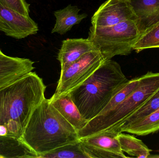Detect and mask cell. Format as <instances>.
<instances>
[{
    "label": "cell",
    "instance_id": "cell-1",
    "mask_svg": "<svg viewBox=\"0 0 159 158\" xmlns=\"http://www.w3.org/2000/svg\"><path fill=\"white\" fill-rule=\"evenodd\" d=\"M46 89L32 71L0 87V126L6 128L7 136L20 139L33 112L45 98Z\"/></svg>",
    "mask_w": 159,
    "mask_h": 158
},
{
    "label": "cell",
    "instance_id": "cell-2",
    "mask_svg": "<svg viewBox=\"0 0 159 158\" xmlns=\"http://www.w3.org/2000/svg\"><path fill=\"white\" fill-rule=\"evenodd\" d=\"M78 132L45 98L33 112L20 140L38 156L79 140Z\"/></svg>",
    "mask_w": 159,
    "mask_h": 158
},
{
    "label": "cell",
    "instance_id": "cell-3",
    "mask_svg": "<svg viewBox=\"0 0 159 158\" xmlns=\"http://www.w3.org/2000/svg\"><path fill=\"white\" fill-rule=\"evenodd\" d=\"M119 63L106 60L82 84L69 93L88 122L99 115L113 96L128 82Z\"/></svg>",
    "mask_w": 159,
    "mask_h": 158
},
{
    "label": "cell",
    "instance_id": "cell-4",
    "mask_svg": "<svg viewBox=\"0 0 159 158\" xmlns=\"http://www.w3.org/2000/svg\"><path fill=\"white\" fill-rule=\"evenodd\" d=\"M159 88V72L148 71L140 77L139 85L123 102L113 109L98 115L78 132L79 139L110 130L120 131L124 121L140 108Z\"/></svg>",
    "mask_w": 159,
    "mask_h": 158
},
{
    "label": "cell",
    "instance_id": "cell-5",
    "mask_svg": "<svg viewBox=\"0 0 159 158\" xmlns=\"http://www.w3.org/2000/svg\"><path fill=\"white\" fill-rule=\"evenodd\" d=\"M140 37L136 21L128 19L110 27L92 26L88 39L105 60L117 55H128Z\"/></svg>",
    "mask_w": 159,
    "mask_h": 158
},
{
    "label": "cell",
    "instance_id": "cell-6",
    "mask_svg": "<svg viewBox=\"0 0 159 158\" xmlns=\"http://www.w3.org/2000/svg\"><path fill=\"white\" fill-rule=\"evenodd\" d=\"M106 60L98 50L89 52L61 71L55 94H67L86 81Z\"/></svg>",
    "mask_w": 159,
    "mask_h": 158
},
{
    "label": "cell",
    "instance_id": "cell-7",
    "mask_svg": "<svg viewBox=\"0 0 159 158\" xmlns=\"http://www.w3.org/2000/svg\"><path fill=\"white\" fill-rule=\"evenodd\" d=\"M128 19L137 20L130 0H108L93 14L91 22L93 27L103 28Z\"/></svg>",
    "mask_w": 159,
    "mask_h": 158
},
{
    "label": "cell",
    "instance_id": "cell-8",
    "mask_svg": "<svg viewBox=\"0 0 159 158\" xmlns=\"http://www.w3.org/2000/svg\"><path fill=\"white\" fill-rule=\"evenodd\" d=\"M0 31L7 36L21 39L36 34L38 27L30 16L20 15L0 2Z\"/></svg>",
    "mask_w": 159,
    "mask_h": 158
},
{
    "label": "cell",
    "instance_id": "cell-9",
    "mask_svg": "<svg viewBox=\"0 0 159 158\" xmlns=\"http://www.w3.org/2000/svg\"><path fill=\"white\" fill-rule=\"evenodd\" d=\"M34 64L29 58L0 56V87L32 71Z\"/></svg>",
    "mask_w": 159,
    "mask_h": 158
},
{
    "label": "cell",
    "instance_id": "cell-10",
    "mask_svg": "<svg viewBox=\"0 0 159 158\" xmlns=\"http://www.w3.org/2000/svg\"><path fill=\"white\" fill-rule=\"evenodd\" d=\"M95 50L97 49L88 38L64 40L57 57L60 63L61 71L66 70L85 54Z\"/></svg>",
    "mask_w": 159,
    "mask_h": 158
},
{
    "label": "cell",
    "instance_id": "cell-11",
    "mask_svg": "<svg viewBox=\"0 0 159 158\" xmlns=\"http://www.w3.org/2000/svg\"><path fill=\"white\" fill-rule=\"evenodd\" d=\"M140 36L159 22V0H130Z\"/></svg>",
    "mask_w": 159,
    "mask_h": 158
},
{
    "label": "cell",
    "instance_id": "cell-12",
    "mask_svg": "<svg viewBox=\"0 0 159 158\" xmlns=\"http://www.w3.org/2000/svg\"><path fill=\"white\" fill-rule=\"evenodd\" d=\"M49 100L54 107L77 132L88 123V121L81 116L72 100L70 93L60 95L54 93Z\"/></svg>",
    "mask_w": 159,
    "mask_h": 158
},
{
    "label": "cell",
    "instance_id": "cell-13",
    "mask_svg": "<svg viewBox=\"0 0 159 158\" xmlns=\"http://www.w3.org/2000/svg\"><path fill=\"white\" fill-rule=\"evenodd\" d=\"M80 11V9L77 6L70 4L63 9L55 11L56 23L51 32L65 34L74 25L79 24L88 16L86 14H78Z\"/></svg>",
    "mask_w": 159,
    "mask_h": 158
},
{
    "label": "cell",
    "instance_id": "cell-14",
    "mask_svg": "<svg viewBox=\"0 0 159 158\" xmlns=\"http://www.w3.org/2000/svg\"><path fill=\"white\" fill-rule=\"evenodd\" d=\"M0 158H39V156L20 139L0 136Z\"/></svg>",
    "mask_w": 159,
    "mask_h": 158
},
{
    "label": "cell",
    "instance_id": "cell-15",
    "mask_svg": "<svg viewBox=\"0 0 159 158\" xmlns=\"http://www.w3.org/2000/svg\"><path fill=\"white\" fill-rule=\"evenodd\" d=\"M120 133L118 130H110L80 139L85 143L92 146L118 154H124L121 150L117 138Z\"/></svg>",
    "mask_w": 159,
    "mask_h": 158
},
{
    "label": "cell",
    "instance_id": "cell-16",
    "mask_svg": "<svg viewBox=\"0 0 159 158\" xmlns=\"http://www.w3.org/2000/svg\"><path fill=\"white\" fill-rule=\"evenodd\" d=\"M120 132L145 136L159 130V108L143 118L128 126L120 127Z\"/></svg>",
    "mask_w": 159,
    "mask_h": 158
},
{
    "label": "cell",
    "instance_id": "cell-17",
    "mask_svg": "<svg viewBox=\"0 0 159 158\" xmlns=\"http://www.w3.org/2000/svg\"><path fill=\"white\" fill-rule=\"evenodd\" d=\"M118 139L121 150L131 156L138 158H148L151 150L141 140L127 134H119Z\"/></svg>",
    "mask_w": 159,
    "mask_h": 158
},
{
    "label": "cell",
    "instance_id": "cell-18",
    "mask_svg": "<svg viewBox=\"0 0 159 158\" xmlns=\"http://www.w3.org/2000/svg\"><path fill=\"white\" fill-rule=\"evenodd\" d=\"M88 158L83 151L80 139L66 144L47 153L39 158Z\"/></svg>",
    "mask_w": 159,
    "mask_h": 158
},
{
    "label": "cell",
    "instance_id": "cell-19",
    "mask_svg": "<svg viewBox=\"0 0 159 158\" xmlns=\"http://www.w3.org/2000/svg\"><path fill=\"white\" fill-rule=\"evenodd\" d=\"M159 108V88L140 108L127 118L120 127L128 126L134 123L143 118Z\"/></svg>",
    "mask_w": 159,
    "mask_h": 158
},
{
    "label": "cell",
    "instance_id": "cell-20",
    "mask_svg": "<svg viewBox=\"0 0 159 158\" xmlns=\"http://www.w3.org/2000/svg\"><path fill=\"white\" fill-rule=\"evenodd\" d=\"M153 48H159V22L140 36L133 46L137 53Z\"/></svg>",
    "mask_w": 159,
    "mask_h": 158
},
{
    "label": "cell",
    "instance_id": "cell-21",
    "mask_svg": "<svg viewBox=\"0 0 159 158\" xmlns=\"http://www.w3.org/2000/svg\"><path fill=\"white\" fill-rule=\"evenodd\" d=\"M140 77L129 80L128 82L114 96L100 114L113 109L125 100L139 85Z\"/></svg>",
    "mask_w": 159,
    "mask_h": 158
},
{
    "label": "cell",
    "instance_id": "cell-22",
    "mask_svg": "<svg viewBox=\"0 0 159 158\" xmlns=\"http://www.w3.org/2000/svg\"><path fill=\"white\" fill-rule=\"evenodd\" d=\"M81 145L83 151L88 158H128L124 154H118L98 148L85 143L81 140Z\"/></svg>",
    "mask_w": 159,
    "mask_h": 158
},
{
    "label": "cell",
    "instance_id": "cell-23",
    "mask_svg": "<svg viewBox=\"0 0 159 158\" xmlns=\"http://www.w3.org/2000/svg\"><path fill=\"white\" fill-rule=\"evenodd\" d=\"M6 7L24 16H29L30 4L25 0H0Z\"/></svg>",
    "mask_w": 159,
    "mask_h": 158
},
{
    "label": "cell",
    "instance_id": "cell-24",
    "mask_svg": "<svg viewBox=\"0 0 159 158\" xmlns=\"http://www.w3.org/2000/svg\"><path fill=\"white\" fill-rule=\"evenodd\" d=\"M3 55H4V54L2 52V51H1V49H0V56Z\"/></svg>",
    "mask_w": 159,
    "mask_h": 158
}]
</instances>
